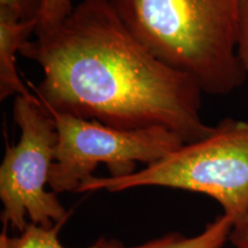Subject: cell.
Instances as JSON below:
<instances>
[{
	"mask_svg": "<svg viewBox=\"0 0 248 248\" xmlns=\"http://www.w3.org/2000/svg\"><path fill=\"white\" fill-rule=\"evenodd\" d=\"M20 54L42 68L32 91L51 114L122 130L164 128L185 144L214 129L201 117L199 84L152 54L109 0H82L60 22L37 27Z\"/></svg>",
	"mask_w": 248,
	"mask_h": 248,
	"instance_id": "1",
	"label": "cell"
},
{
	"mask_svg": "<svg viewBox=\"0 0 248 248\" xmlns=\"http://www.w3.org/2000/svg\"><path fill=\"white\" fill-rule=\"evenodd\" d=\"M133 36L203 92L228 94L246 78L237 52L240 0H109Z\"/></svg>",
	"mask_w": 248,
	"mask_h": 248,
	"instance_id": "2",
	"label": "cell"
},
{
	"mask_svg": "<svg viewBox=\"0 0 248 248\" xmlns=\"http://www.w3.org/2000/svg\"><path fill=\"white\" fill-rule=\"evenodd\" d=\"M145 186L209 195L235 223L248 213V121L223 120L208 136L141 170L122 177L92 176L78 192L115 193Z\"/></svg>",
	"mask_w": 248,
	"mask_h": 248,
	"instance_id": "3",
	"label": "cell"
},
{
	"mask_svg": "<svg viewBox=\"0 0 248 248\" xmlns=\"http://www.w3.org/2000/svg\"><path fill=\"white\" fill-rule=\"evenodd\" d=\"M13 120L20 128L17 144L6 146L0 166V200L4 229L20 233L29 222L51 228L68 218L58 194L46 190L58 141L57 123L42 102L17 95Z\"/></svg>",
	"mask_w": 248,
	"mask_h": 248,
	"instance_id": "4",
	"label": "cell"
},
{
	"mask_svg": "<svg viewBox=\"0 0 248 248\" xmlns=\"http://www.w3.org/2000/svg\"><path fill=\"white\" fill-rule=\"evenodd\" d=\"M58 141L48 186L54 193L78 192L105 164L110 177L136 172L137 163L156 162L185 144L164 128L122 130L68 114L52 113Z\"/></svg>",
	"mask_w": 248,
	"mask_h": 248,
	"instance_id": "5",
	"label": "cell"
},
{
	"mask_svg": "<svg viewBox=\"0 0 248 248\" xmlns=\"http://www.w3.org/2000/svg\"><path fill=\"white\" fill-rule=\"evenodd\" d=\"M38 21L17 22L0 16V99L21 95L29 100L40 102L37 95L24 84L17 73L16 53L30 36L35 35Z\"/></svg>",
	"mask_w": 248,
	"mask_h": 248,
	"instance_id": "6",
	"label": "cell"
},
{
	"mask_svg": "<svg viewBox=\"0 0 248 248\" xmlns=\"http://www.w3.org/2000/svg\"><path fill=\"white\" fill-rule=\"evenodd\" d=\"M233 223L231 217L223 214L207 224L201 233L193 237H186L179 232H169L136 246H125L116 239L101 237L98 239V248H223L229 240Z\"/></svg>",
	"mask_w": 248,
	"mask_h": 248,
	"instance_id": "7",
	"label": "cell"
},
{
	"mask_svg": "<svg viewBox=\"0 0 248 248\" xmlns=\"http://www.w3.org/2000/svg\"><path fill=\"white\" fill-rule=\"evenodd\" d=\"M63 223L51 228L29 222L26 229L17 235H9L7 229L0 234V248H67L59 239V232ZM99 241L85 248H98Z\"/></svg>",
	"mask_w": 248,
	"mask_h": 248,
	"instance_id": "8",
	"label": "cell"
},
{
	"mask_svg": "<svg viewBox=\"0 0 248 248\" xmlns=\"http://www.w3.org/2000/svg\"><path fill=\"white\" fill-rule=\"evenodd\" d=\"M45 0H0V16L29 22L39 21Z\"/></svg>",
	"mask_w": 248,
	"mask_h": 248,
	"instance_id": "9",
	"label": "cell"
},
{
	"mask_svg": "<svg viewBox=\"0 0 248 248\" xmlns=\"http://www.w3.org/2000/svg\"><path fill=\"white\" fill-rule=\"evenodd\" d=\"M73 9L71 0H45L37 27H48L60 22Z\"/></svg>",
	"mask_w": 248,
	"mask_h": 248,
	"instance_id": "10",
	"label": "cell"
},
{
	"mask_svg": "<svg viewBox=\"0 0 248 248\" xmlns=\"http://www.w3.org/2000/svg\"><path fill=\"white\" fill-rule=\"evenodd\" d=\"M237 52L248 75V0H240L239 2Z\"/></svg>",
	"mask_w": 248,
	"mask_h": 248,
	"instance_id": "11",
	"label": "cell"
},
{
	"mask_svg": "<svg viewBox=\"0 0 248 248\" xmlns=\"http://www.w3.org/2000/svg\"><path fill=\"white\" fill-rule=\"evenodd\" d=\"M229 241L233 248H248V213L232 226Z\"/></svg>",
	"mask_w": 248,
	"mask_h": 248,
	"instance_id": "12",
	"label": "cell"
}]
</instances>
